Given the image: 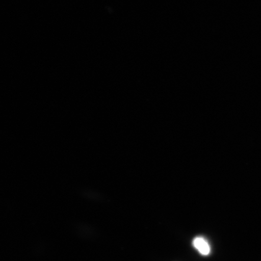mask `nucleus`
Segmentation results:
<instances>
[{
  "label": "nucleus",
  "mask_w": 261,
  "mask_h": 261,
  "mask_svg": "<svg viewBox=\"0 0 261 261\" xmlns=\"http://www.w3.org/2000/svg\"><path fill=\"white\" fill-rule=\"evenodd\" d=\"M193 245L202 255L207 256L211 252L210 244L203 237L195 238L193 241Z\"/></svg>",
  "instance_id": "nucleus-1"
}]
</instances>
